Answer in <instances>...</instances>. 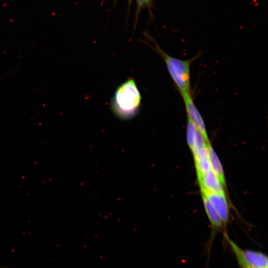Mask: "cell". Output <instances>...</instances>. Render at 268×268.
I'll list each match as a JSON object with an SVG mask.
<instances>
[{
  "instance_id": "obj_6",
  "label": "cell",
  "mask_w": 268,
  "mask_h": 268,
  "mask_svg": "<svg viewBox=\"0 0 268 268\" xmlns=\"http://www.w3.org/2000/svg\"><path fill=\"white\" fill-rule=\"evenodd\" d=\"M246 263L252 268H268V259L264 253L251 249H242Z\"/></svg>"
},
{
  "instance_id": "obj_1",
  "label": "cell",
  "mask_w": 268,
  "mask_h": 268,
  "mask_svg": "<svg viewBox=\"0 0 268 268\" xmlns=\"http://www.w3.org/2000/svg\"><path fill=\"white\" fill-rule=\"evenodd\" d=\"M142 97L135 80L129 77L116 88L110 101L113 114L122 120H129L139 113Z\"/></svg>"
},
{
  "instance_id": "obj_9",
  "label": "cell",
  "mask_w": 268,
  "mask_h": 268,
  "mask_svg": "<svg viewBox=\"0 0 268 268\" xmlns=\"http://www.w3.org/2000/svg\"><path fill=\"white\" fill-rule=\"evenodd\" d=\"M197 176L203 175L211 170L208 155L194 157Z\"/></svg>"
},
{
  "instance_id": "obj_2",
  "label": "cell",
  "mask_w": 268,
  "mask_h": 268,
  "mask_svg": "<svg viewBox=\"0 0 268 268\" xmlns=\"http://www.w3.org/2000/svg\"><path fill=\"white\" fill-rule=\"evenodd\" d=\"M152 44L144 42L163 60L169 75L181 95L191 92V65L196 59L182 60L166 53L152 37L147 35Z\"/></svg>"
},
{
  "instance_id": "obj_8",
  "label": "cell",
  "mask_w": 268,
  "mask_h": 268,
  "mask_svg": "<svg viewBox=\"0 0 268 268\" xmlns=\"http://www.w3.org/2000/svg\"><path fill=\"white\" fill-rule=\"evenodd\" d=\"M223 238L233 252L240 268H252L245 261L242 254V249L231 240L228 234H223Z\"/></svg>"
},
{
  "instance_id": "obj_7",
  "label": "cell",
  "mask_w": 268,
  "mask_h": 268,
  "mask_svg": "<svg viewBox=\"0 0 268 268\" xmlns=\"http://www.w3.org/2000/svg\"><path fill=\"white\" fill-rule=\"evenodd\" d=\"M207 149L211 170L216 175L224 187L226 184L225 179L220 161L210 143L207 144Z\"/></svg>"
},
{
  "instance_id": "obj_3",
  "label": "cell",
  "mask_w": 268,
  "mask_h": 268,
  "mask_svg": "<svg viewBox=\"0 0 268 268\" xmlns=\"http://www.w3.org/2000/svg\"><path fill=\"white\" fill-rule=\"evenodd\" d=\"M181 95L184 103L188 119L191 121L196 129L201 134L206 142L207 143H210L203 120L194 103L191 92Z\"/></svg>"
},
{
  "instance_id": "obj_10",
  "label": "cell",
  "mask_w": 268,
  "mask_h": 268,
  "mask_svg": "<svg viewBox=\"0 0 268 268\" xmlns=\"http://www.w3.org/2000/svg\"><path fill=\"white\" fill-rule=\"evenodd\" d=\"M197 132V129L191 121L188 119L187 126V140L188 145L191 150H193L194 146L195 139Z\"/></svg>"
},
{
  "instance_id": "obj_12",
  "label": "cell",
  "mask_w": 268,
  "mask_h": 268,
  "mask_svg": "<svg viewBox=\"0 0 268 268\" xmlns=\"http://www.w3.org/2000/svg\"><path fill=\"white\" fill-rule=\"evenodd\" d=\"M5 268L6 267H0V268Z\"/></svg>"
},
{
  "instance_id": "obj_5",
  "label": "cell",
  "mask_w": 268,
  "mask_h": 268,
  "mask_svg": "<svg viewBox=\"0 0 268 268\" xmlns=\"http://www.w3.org/2000/svg\"><path fill=\"white\" fill-rule=\"evenodd\" d=\"M197 177L200 189L211 193L225 195L223 186L211 170Z\"/></svg>"
},
{
  "instance_id": "obj_4",
  "label": "cell",
  "mask_w": 268,
  "mask_h": 268,
  "mask_svg": "<svg viewBox=\"0 0 268 268\" xmlns=\"http://www.w3.org/2000/svg\"><path fill=\"white\" fill-rule=\"evenodd\" d=\"M201 189V194L209 201L217 212L227 232V224L229 221V211L227 201L225 195L211 193Z\"/></svg>"
},
{
  "instance_id": "obj_11",
  "label": "cell",
  "mask_w": 268,
  "mask_h": 268,
  "mask_svg": "<svg viewBox=\"0 0 268 268\" xmlns=\"http://www.w3.org/2000/svg\"><path fill=\"white\" fill-rule=\"evenodd\" d=\"M137 14L140 10L146 6H149L152 2V0H136Z\"/></svg>"
}]
</instances>
